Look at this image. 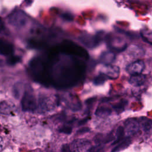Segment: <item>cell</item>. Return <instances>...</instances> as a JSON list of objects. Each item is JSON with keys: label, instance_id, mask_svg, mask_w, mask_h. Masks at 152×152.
I'll list each match as a JSON object with an SVG mask.
<instances>
[{"label": "cell", "instance_id": "6da1fadb", "mask_svg": "<svg viewBox=\"0 0 152 152\" xmlns=\"http://www.w3.org/2000/svg\"><path fill=\"white\" fill-rule=\"evenodd\" d=\"M21 107L25 112H33L36 109V100L31 90H25L21 100Z\"/></svg>", "mask_w": 152, "mask_h": 152}, {"label": "cell", "instance_id": "7a4b0ae2", "mask_svg": "<svg viewBox=\"0 0 152 152\" xmlns=\"http://www.w3.org/2000/svg\"><path fill=\"white\" fill-rule=\"evenodd\" d=\"M8 21L13 26L20 27L26 24L27 16L21 10H15L10 14Z\"/></svg>", "mask_w": 152, "mask_h": 152}, {"label": "cell", "instance_id": "3957f363", "mask_svg": "<svg viewBox=\"0 0 152 152\" xmlns=\"http://www.w3.org/2000/svg\"><path fill=\"white\" fill-rule=\"evenodd\" d=\"M58 100L55 97H42L39 99V109L42 113L50 111L57 105Z\"/></svg>", "mask_w": 152, "mask_h": 152}, {"label": "cell", "instance_id": "277c9868", "mask_svg": "<svg viewBox=\"0 0 152 152\" xmlns=\"http://www.w3.org/2000/svg\"><path fill=\"white\" fill-rule=\"evenodd\" d=\"M69 146L72 152H87L91 147V143L88 140L77 139L73 141Z\"/></svg>", "mask_w": 152, "mask_h": 152}, {"label": "cell", "instance_id": "5b68a950", "mask_svg": "<svg viewBox=\"0 0 152 152\" xmlns=\"http://www.w3.org/2000/svg\"><path fill=\"white\" fill-rule=\"evenodd\" d=\"M124 125L125 134L127 135L126 137H129L137 133L140 128V122L135 118L128 119L125 121Z\"/></svg>", "mask_w": 152, "mask_h": 152}, {"label": "cell", "instance_id": "8992f818", "mask_svg": "<svg viewBox=\"0 0 152 152\" xmlns=\"http://www.w3.org/2000/svg\"><path fill=\"white\" fill-rule=\"evenodd\" d=\"M145 65L142 61L138 60L131 63L126 67V71L131 75L141 74L144 69Z\"/></svg>", "mask_w": 152, "mask_h": 152}, {"label": "cell", "instance_id": "52a82bcc", "mask_svg": "<svg viewBox=\"0 0 152 152\" xmlns=\"http://www.w3.org/2000/svg\"><path fill=\"white\" fill-rule=\"evenodd\" d=\"M102 74L109 78L116 79L119 74V68L117 66L112 65H104L102 69Z\"/></svg>", "mask_w": 152, "mask_h": 152}, {"label": "cell", "instance_id": "ba28073f", "mask_svg": "<svg viewBox=\"0 0 152 152\" xmlns=\"http://www.w3.org/2000/svg\"><path fill=\"white\" fill-rule=\"evenodd\" d=\"M14 52V45L10 42L0 39V54L4 56H10Z\"/></svg>", "mask_w": 152, "mask_h": 152}, {"label": "cell", "instance_id": "9c48e42d", "mask_svg": "<svg viewBox=\"0 0 152 152\" xmlns=\"http://www.w3.org/2000/svg\"><path fill=\"white\" fill-rule=\"evenodd\" d=\"M140 127L142 131L147 134H152V119L145 117L140 118Z\"/></svg>", "mask_w": 152, "mask_h": 152}, {"label": "cell", "instance_id": "30bf717a", "mask_svg": "<svg viewBox=\"0 0 152 152\" xmlns=\"http://www.w3.org/2000/svg\"><path fill=\"white\" fill-rule=\"evenodd\" d=\"M115 59V55L112 52H105L102 53L100 60L102 63L104 64V65H111V64Z\"/></svg>", "mask_w": 152, "mask_h": 152}, {"label": "cell", "instance_id": "8fae6325", "mask_svg": "<svg viewBox=\"0 0 152 152\" xmlns=\"http://www.w3.org/2000/svg\"><path fill=\"white\" fill-rule=\"evenodd\" d=\"M145 81V76L141 74L131 75L129 82L133 86H141L144 84Z\"/></svg>", "mask_w": 152, "mask_h": 152}, {"label": "cell", "instance_id": "7c38bea8", "mask_svg": "<svg viewBox=\"0 0 152 152\" xmlns=\"http://www.w3.org/2000/svg\"><path fill=\"white\" fill-rule=\"evenodd\" d=\"M81 42L84 44L86 46L88 47H94L97 45L99 42L98 39L97 37L91 36L90 35L83 36L80 38Z\"/></svg>", "mask_w": 152, "mask_h": 152}, {"label": "cell", "instance_id": "4fadbf2b", "mask_svg": "<svg viewBox=\"0 0 152 152\" xmlns=\"http://www.w3.org/2000/svg\"><path fill=\"white\" fill-rule=\"evenodd\" d=\"M131 142V139L129 137H126L124 138L121 142L116 144V145L113 147L111 152H119L120 151L124 150V149L128 147Z\"/></svg>", "mask_w": 152, "mask_h": 152}, {"label": "cell", "instance_id": "5bb4252c", "mask_svg": "<svg viewBox=\"0 0 152 152\" xmlns=\"http://www.w3.org/2000/svg\"><path fill=\"white\" fill-rule=\"evenodd\" d=\"M111 113L112 110L105 106H102L97 107L95 112L96 115L100 118H106L109 116Z\"/></svg>", "mask_w": 152, "mask_h": 152}, {"label": "cell", "instance_id": "9a60e30c", "mask_svg": "<svg viewBox=\"0 0 152 152\" xmlns=\"http://www.w3.org/2000/svg\"><path fill=\"white\" fill-rule=\"evenodd\" d=\"M114 140L112 134H108L104 137L103 135H97L94 138V141L98 144H103L107 143Z\"/></svg>", "mask_w": 152, "mask_h": 152}, {"label": "cell", "instance_id": "2e32d148", "mask_svg": "<svg viewBox=\"0 0 152 152\" xmlns=\"http://www.w3.org/2000/svg\"><path fill=\"white\" fill-rule=\"evenodd\" d=\"M13 107L9 103L3 101L0 103V113L4 115H8L12 112Z\"/></svg>", "mask_w": 152, "mask_h": 152}, {"label": "cell", "instance_id": "e0dca14e", "mask_svg": "<svg viewBox=\"0 0 152 152\" xmlns=\"http://www.w3.org/2000/svg\"><path fill=\"white\" fill-rule=\"evenodd\" d=\"M140 34L144 42L152 45V31L148 29H142L140 31Z\"/></svg>", "mask_w": 152, "mask_h": 152}, {"label": "cell", "instance_id": "ac0fdd59", "mask_svg": "<svg viewBox=\"0 0 152 152\" xmlns=\"http://www.w3.org/2000/svg\"><path fill=\"white\" fill-rule=\"evenodd\" d=\"M125 134V131H124V128L123 126H119L116 129V139L114 140L112 144H117L119 142H121L123 139H124V135Z\"/></svg>", "mask_w": 152, "mask_h": 152}, {"label": "cell", "instance_id": "d6986e66", "mask_svg": "<svg viewBox=\"0 0 152 152\" xmlns=\"http://www.w3.org/2000/svg\"><path fill=\"white\" fill-rule=\"evenodd\" d=\"M126 103V101L125 100H122L119 102L117 103L116 104L113 105L112 108L113 109L115 110L116 112H117L118 113H120L125 110Z\"/></svg>", "mask_w": 152, "mask_h": 152}, {"label": "cell", "instance_id": "ffe728a7", "mask_svg": "<svg viewBox=\"0 0 152 152\" xmlns=\"http://www.w3.org/2000/svg\"><path fill=\"white\" fill-rule=\"evenodd\" d=\"M129 51L131 54L134 55L135 56H141L144 54V51L142 50V49H141V48H140L139 47H138L137 46H132L131 48H130Z\"/></svg>", "mask_w": 152, "mask_h": 152}, {"label": "cell", "instance_id": "44dd1931", "mask_svg": "<svg viewBox=\"0 0 152 152\" xmlns=\"http://www.w3.org/2000/svg\"><path fill=\"white\" fill-rule=\"evenodd\" d=\"M105 77H106V76H105L104 75H103V74H100V75L97 76V77H95V78H94V80H93V83H94V84L95 85H97V86L101 85V84H103L104 82L105 81V80H106Z\"/></svg>", "mask_w": 152, "mask_h": 152}, {"label": "cell", "instance_id": "7402d4cb", "mask_svg": "<svg viewBox=\"0 0 152 152\" xmlns=\"http://www.w3.org/2000/svg\"><path fill=\"white\" fill-rule=\"evenodd\" d=\"M104 146L102 144H97L91 146L87 152H103Z\"/></svg>", "mask_w": 152, "mask_h": 152}, {"label": "cell", "instance_id": "603a6c76", "mask_svg": "<svg viewBox=\"0 0 152 152\" xmlns=\"http://www.w3.org/2000/svg\"><path fill=\"white\" fill-rule=\"evenodd\" d=\"M21 87H22V85L21 83H17V84H15L14 87V94L16 98H18V97L20 96Z\"/></svg>", "mask_w": 152, "mask_h": 152}, {"label": "cell", "instance_id": "cb8c5ba5", "mask_svg": "<svg viewBox=\"0 0 152 152\" xmlns=\"http://www.w3.org/2000/svg\"><path fill=\"white\" fill-rule=\"evenodd\" d=\"M20 61V58L18 56H11L9 57L7 59V62L10 65H14L16 63Z\"/></svg>", "mask_w": 152, "mask_h": 152}, {"label": "cell", "instance_id": "d4e9b609", "mask_svg": "<svg viewBox=\"0 0 152 152\" xmlns=\"http://www.w3.org/2000/svg\"><path fill=\"white\" fill-rule=\"evenodd\" d=\"M59 131L61 132H62V133H64V134H69L72 132V128L69 126H64L59 129Z\"/></svg>", "mask_w": 152, "mask_h": 152}, {"label": "cell", "instance_id": "484cf974", "mask_svg": "<svg viewBox=\"0 0 152 152\" xmlns=\"http://www.w3.org/2000/svg\"><path fill=\"white\" fill-rule=\"evenodd\" d=\"M89 131H90L89 128H87V127H83V128H80V129H78V130L77 131V134H83L88 132H89Z\"/></svg>", "mask_w": 152, "mask_h": 152}, {"label": "cell", "instance_id": "4316f807", "mask_svg": "<svg viewBox=\"0 0 152 152\" xmlns=\"http://www.w3.org/2000/svg\"><path fill=\"white\" fill-rule=\"evenodd\" d=\"M62 152H72L68 144H64L62 147Z\"/></svg>", "mask_w": 152, "mask_h": 152}, {"label": "cell", "instance_id": "83f0119b", "mask_svg": "<svg viewBox=\"0 0 152 152\" xmlns=\"http://www.w3.org/2000/svg\"><path fill=\"white\" fill-rule=\"evenodd\" d=\"M87 121H88V118H84L82 120H80L78 122V125L81 126V125H83L85 124L87 122Z\"/></svg>", "mask_w": 152, "mask_h": 152}, {"label": "cell", "instance_id": "f1b7e54d", "mask_svg": "<svg viewBox=\"0 0 152 152\" xmlns=\"http://www.w3.org/2000/svg\"><path fill=\"white\" fill-rule=\"evenodd\" d=\"M4 147V142L3 139L0 137V151L3 149Z\"/></svg>", "mask_w": 152, "mask_h": 152}, {"label": "cell", "instance_id": "f546056e", "mask_svg": "<svg viewBox=\"0 0 152 152\" xmlns=\"http://www.w3.org/2000/svg\"></svg>", "mask_w": 152, "mask_h": 152}]
</instances>
